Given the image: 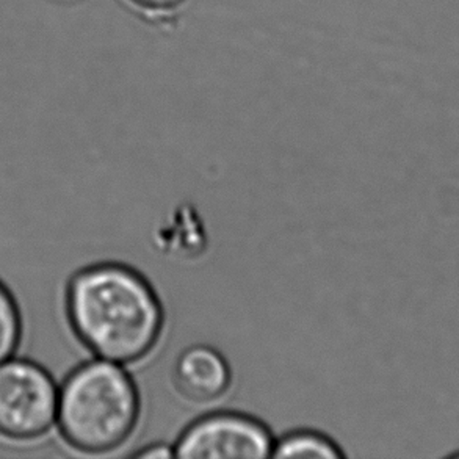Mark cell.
<instances>
[{
    "mask_svg": "<svg viewBox=\"0 0 459 459\" xmlns=\"http://www.w3.org/2000/svg\"><path fill=\"white\" fill-rule=\"evenodd\" d=\"M176 391L193 403H213L232 385L230 362L209 345H193L179 354L173 367Z\"/></svg>",
    "mask_w": 459,
    "mask_h": 459,
    "instance_id": "5",
    "label": "cell"
},
{
    "mask_svg": "<svg viewBox=\"0 0 459 459\" xmlns=\"http://www.w3.org/2000/svg\"><path fill=\"white\" fill-rule=\"evenodd\" d=\"M274 437L265 423L242 412H212L190 423L174 444L176 458H272Z\"/></svg>",
    "mask_w": 459,
    "mask_h": 459,
    "instance_id": "4",
    "label": "cell"
},
{
    "mask_svg": "<svg viewBox=\"0 0 459 459\" xmlns=\"http://www.w3.org/2000/svg\"><path fill=\"white\" fill-rule=\"evenodd\" d=\"M196 230H204V226L201 220L196 218L195 211L180 209L169 218V223L161 226L157 234V240L161 247H167L168 251L195 255L203 251L205 245V236H190V232Z\"/></svg>",
    "mask_w": 459,
    "mask_h": 459,
    "instance_id": "7",
    "label": "cell"
},
{
    "mask_svg": "<svg viewBox=\"0 0 459 459\" xmlns=\"http://www.w3.org/2000/svg\"><path fill=\"white\" fill-rule=\"evenodd\" d=\"M345 456L331 437L316 429H295L274 439L272 458L339 459Z\"/></svg>",
    "mask_w": 459,
    "mask_h": 459,
    "instance_id": "6",
    "label": "cell"
},
{
    "mask_svg": "<svg viewBox=\"0 0 459 459\" xmlns=\"http://www.w3.org/2000/svg\"><path fill=\"white\" fill-rule=\"evenodd\" d=\"M140 416L137 383L118 362L87 360L58 387L56 425L63 439L83 454H108L125 446Z\"/></svg>",
    "mask_w": 459,
    "mask_h": 459,
    "instance_id": "2",
    "label": "cell"
},
{
    "mask_svg": "<svg viewBox=\"0 0 459 459\" xmlns=\"http://www.w3.org/2000/svg\"><path fill=\"white\" fill-rule=\"evenodd\" d=\"M66 316L94 358L123 366L148 358L165 328V310L152 284L119 262H100L73 274Z\"/></svg>",
    "mask_w": 459,
    "mask_h": 459,
    "instance_id": "1",
    "label": "cell"
},
{
    "mask_svg": "<svg viewBox=\"0 0 459 459\" xmlns=\"http://www.w3.org/2000/svg\"><path fill=\"white\" fill-rule=\"evenodd\" d=\"M134 458L138 459H168L176 458L174 454V444H163V442H157V444H151L146 447L140 448L138 452L134 454Z\"/></svg>",
    "mask_w": 459,
    "mask_h": 459,
    "instance_id": "10",
    "label": "cell"
},
{
    "mask_svg": "<svg viewBox=\"0 0 459 459\" xmlns=\"http://www.w3.org/2000/svg\"><path fill=\"white\" fill-rule=\"evenodd\" d=\"M58 385L43 366L10 358L0 364V436L29 441L56 420Z\"/></svg>",
    "mask_w": 459,
    "mask_h": 459,
    "instance_id": "3",
    "label": "cell"
},
{
    "mask_svg": "<svg viewBox=\"0 0 459 459\" xmlns=\"http://www.w3.org/2000/svg\"><path fill=\"white\" fill-rule=\"evenodd\" d=\"M132 10L154 24L169 22L179 16L190 0H126Z\"/></svg>",
    "mask_w": 459,
    "mask_h": 459,
    "instance_id": "9",
    "label": "cell"
},
{
    "mask_svg": "<svg viewBox=\"0 0 459 459\" xmlns=\"http://www.w3.org/2000/svg\"><path fill=\"white\" fill-rule=\"evenodd\" d=\"M22 337V316L18 303L0 281V364L13 358Z\"/></svg>",
    "mask_w": 459,
    "mask_h": 459,
    "instance_id": "8",
    "label": "cell"
}]
</instances>
